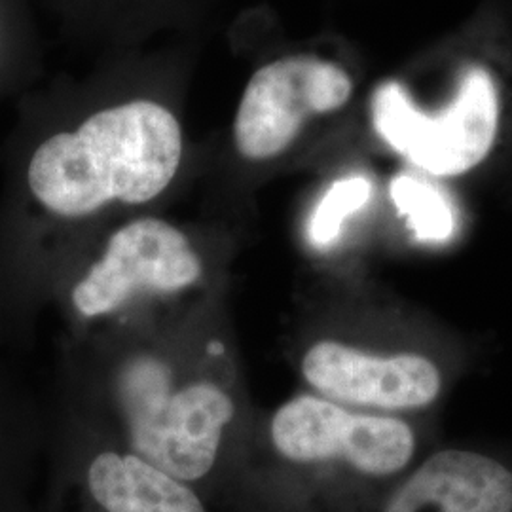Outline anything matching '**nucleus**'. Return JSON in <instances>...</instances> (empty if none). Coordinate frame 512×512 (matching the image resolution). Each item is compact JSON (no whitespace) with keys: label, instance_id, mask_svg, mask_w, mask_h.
I'll return each mask as SVG.
<instances>
[{"label":"nucleus","instance_id":"obj_1","mask_svg":"<svg viewBox=\"0 0 512 512\" xmlns=\"http://www.w3.org/2000/svg\"><path fill=\"white\" fill-rule=\"evenodd\" d=\"M183 158V131L171 110L131 101L99 110L73 133H57L35 150L29 188L61 217H86L110 202L147 203L160 196Z\"/></svg>","mask_w":512,"mask_h":512},{"label":"nucleus","instance_id":"obj_2","mask_svg":"<svg viewBox=\"0 0 512 512\" xmlns=\"http://www.w3.org/2000/svg\"><path fill=\"white\" fill-rule=\"evenodd\" d=\"M118 401L131 454L186 484L211 473L236 414L219 385L200 382L173 391L169 368L154 357H135L120 370Z\"/></svg>","mask_w":512,"mask_h":512},{"label":"nucleus","instance_id":"obj_3","mask_svg":"<svg viewBox=\"0 0 512 512\" xmlns=\"http://www.w3.org/2000/svg\"><path fill=\"white\" fill-rule=\"evenodd\" d=\"M372 120L378 135L408 162L435 177H456L494 147L499 97L492 74L482 67L463 73L454 101L437 114L418 109L397 82H387L374 93Z\"/></svg>","mask_w":512,"mask_h":512},{"label":"nucleus","instance_id":"obj_4","mask_svg":"<svg viewBox=\"0 0 512 512\" xmlns=\"http://www.w3.org/2000/svg\"><path fill=\"white\" fill-rule=\"evenodd\" d=\"M277 454L302 467H342L349 475L382 484L403 478L416 458V435L404 421L353 414L319 397H296L272 420Z\"/></svg>","mask_w":512,"mask_h":512},{"label":"nucleus","instance_id":"obj_5","mask_svg":"<svg viewBox=\"0 0 512 512\" xmlns=\"http://www.w3.org/2000/svg\"><path fill=\"white\" fill-rule=\"evenodd\" d=\"M351 92L346 71L311 55L277 59L258 69L234 122L239 154L253 162L272 160L291 147L310 116L342 109Z\"/></svg>","mask_w":512,"mask_h":512},{"label":"nucleus","instance_id":"obj_6","mask_svg":"<svg viewBox=\"0 0 512 512\" xmlns=\"http://www.w3.org/2000/svg\"><path fill=\"white\" fill-rule=\"evenodd\" d=\"M202 260L183 232L162 219H139L122 226L74 287L76 310L86 317L118 310L141 291L173 293L202 277Z\"/></svg>","mask_w":512,"mask_h":512},{"label":"nucleus","instance_id":"obj_7","mask_svg":"<svg viewBox=\"0 0 512 512\" xmlns=\"http://www.w3.org/2000/svg\"><path fill=\"white\" fill-rule=\"evenodd\" d=\"M302 374L332 403L380 410H416L440 393V372L423 355H368L340 342H317L302 359Z\"/></svg>","mask_w":512,"mask_h":512},{"label":"nucleus","instance_id":"obj_8","mask_svg":"<svg viewBox=\"0 0 512 512\" xmlns=\"http://www.w3.org/2000/svg\"><path fill=\"white\" fill-rule=\"evenodd\" d=\"M374 512H512V467L473 450H442L391 484Z\"/></svg>","mask_w":512,"mask_h":512},{"label":"nucleus","instance_id":"obj_9","mask_svg":"<svg viewBox=\"0 0 512 512\" xmlns=\"http://www.w3.org/2000/svg\"><path fill=\"white\" fill-rule=\"evenodd\" d=\"M88 490L105 512H205L190 484L135 454H99L88 469Z\"/></svg>","mask_w":512,"mask_h":512},{"label":"nucleus","instance_id":"obj_10","mask_svg":"<svg viewBox=\"0 0 512 512\" xmlns=\"http://www.w3.org/2000/svg\"><path fill=\"white\" fill-rule=\"evenodd\" d=\"M391 200L421 241H446L456 230V215L437 186L412 175L391 183Z\"/></svg>","mask_w":512,"mask_h":512},{"label":"nucleus","instance_id":"obj_11","mask_svg":"<svg viewBox=\"0 0 512 512\" xmlns=\"http://www.w3.org/2000/svg\"><path fill=\"white\" fill-rule=\"evenodd\" d=\"M370 194L372 184L359 175L332 184L313 211L310 220L311 243L319 249L330 247L340 236L346 219L365 207Z\"/></svg>","mask_w":512,"mask_h":512}]
</instances>
